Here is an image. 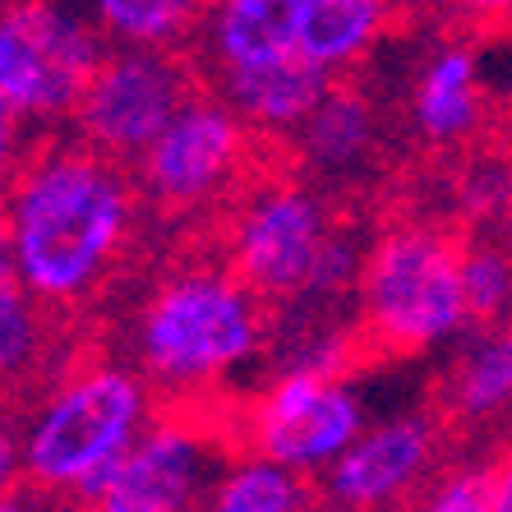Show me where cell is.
<instances>
[{
	"label": "cell",
	"instance_id": "6da1fadb",
	"mask_svg": "<svg viewBox=\"0 0 512 512\" xmlns=\"http://www.w3.org/2000/svg\"><path fill=\"white\" fill-rule=\"evenodd\" d=\"M14 277L42 305L70 314L107 291L134 250L139 180L88 139H51L5 185Z\"/></svg>",
	"mask_w": 512,
	"mask_h": 512
},
{
	"label": "cell",
	"instance_id": "7a4b0ae2",
	"mask_svg": "<svg viewBox=\"0 0 512 512\" xmlns=\"http://www.w3.org/2000/svg\"><path fill=\"white\" fill-rule=\"evenodd\" d=\"M277 310L227 263H180L134 319V360L162 402H213L217 383L273 342Z\"/></svg>",
	"mask_w": 512,
	"mask_h": 512
},
{
	"label": "cell",
	"instance_id": "3957f363",
	"mask_svg": "<svg viewBox=\"0 0 512 512\" xmlns=\"http://www.w3.org/2000/svg\"><path fill=\"white\" fill-rule=\"evenodd\" d=\"M471 328L462 291V231L397 222L365 250L356 282V346L365 356H416Z\"/></svg>",
	"mask_w": 512,
	"mask_h": 512
},
{
	"label": "cell",
	"instance_id": "277c9868",
	"mask_svg": "<svg viewBox=\"0 0 512 512\" xmlns=\"http://www.w3.org/2000/svg\"><path fill=\"white\" fill-rule=\"evenodd\" d=\"M148 420H153V388L143 374L107 360L79 365L42 397L37 416L28 420L19 439L24 480L47 494L74 499V489L116 462Z\"/></svg>",
	"mask_w": 512,
	"mask_h": 512
},
{
	"label": "cell",
	"instance_id": "5b68a950",
	"mask_svg": "<svg viewBox=\"0 0 512 512\" xmlns=\"http://www.w3.org/2000/svg\"><path fill=\"white\" fill-rule=\"evenodd\" d=\"M208 402H162L143 434L74 489L79 508L102 512H180L213 499L217 480L236 457L231 420L203 416Z\"/></svg>",
	"mask_w": 512,
	"mask_h": 512
},
{
	"label": "cell",
	"instance_id": "8992f818",
	"mask_svg": "<svg viewBox=\"0 0 512 512\" xmlns=\"http://www.w3.org/2000/svg\"><path fill=\"white\" fill-rule=\"evenodd\" d=\"M263 139L231 102L199 88L134 162L143 208L167 222H208L254 171Z\"/></svg>",
	"mask_w": 512,
	"mask_h": 512
},
{
	"label": "cell",
	"instance_id": "52a82bcc",
	"mask_svg": "<svg viewBox=\"0 0 512 512\" xmlns=\"http://www.w3.org/2000/svg\"><path fill=\"white\" fill-rule=\"evenodd\" d=\"M107 51L93 14L70 10L65 0L0 5V88L28 120L74 116Z\"/></svg>",
	"mask_w": 512,
	"mask_h": 512
},
{
	"label": "cell",
	"instance_id": "ba28073f",
	"mask_svg": "<svg viewBox=\"0 0 512 512\" xmlns=\"http://www.w3.org/2000/svg\"><path fill=\"white\" fill-rule=\"evenodd\" d=\"M199 88L203 79L194 70L190 51L116 42L74 107V130L107 157L134 167L143 148L167 130L171 116Z\"/></svg>",
	"mask_w": 512,
	"mask_h": 512
},
{
	"label": "cell",
	"instance_id": "9c48e42d",
	"mask_svg": "<svg viewBox=\"0 0 512 512\" xmlns=\"http://www.w3.org/2000/svg\"><path fill=\"white\" fill-rule=\"evenodd\" d=\"M360 429V402L337 370H286L240 416H231L236 453L273 457L305 476L346 453Z\"/></svg>",
	"mask_w": 512,
	"mask_h": 512
},
{
	"label": "cell",
	"instance_id": "30bf717a",
	"mask_svg": "<svg viewBox=\"0 0 512 512\" xmlns=\"http://www.w3.org/2000/svg\"><path fill=\"white\" fill-rule=\"evenodd\" d=\"M443 429L434 416H406L360 429L356 443L323 466L319 499L333 508H388L429 489L439 466Z\"/></svg>",
	"mask_w": 512,
	"mask_h": 512
},
{
	"label": "cell",
	"instance_id": "8fae6325",
	"mask_svg": "<svg viewBox=\"0 0 512 512\" xmlns=\"http://www.w3.org/2000/svg\"><path fill=\"white\" fill-rule=\"evenodd\" d=\"M443 439H503L512 448V319L480 323L434 388Z\"/></svg>",
	"mask_w": 512,
	"mask_h": 512
},
{
	"label": "cell",
	"instance_id": "7c38bea8",
	"mask_svg": "<svg viewBox=\"0 0 512 512\" xmlns=\"http://www.w3.org/2000/svg\"><path fill=\"white\" fill-rule=\"evenodd\" d=\"M282 143L296 171L310 176L319 190L356 185L383 153V120L356 79H333V88L319 97V107Z\"/></svg>",
	"mask_w": 512,
	"mask_h": 512
},
{
	"label": "cell",
	"instance_id": "4fadbf2b",
	"mask_svg": "<svg viewBox=\"0 0 512 512\" xmlns=\"http://www.w3.org/2000/svg\"><path fill=\"white\" fill-rule=\"evenodd\" d=\"M296 14L300 0H208L194 28L199 47L190 51L203 88L227 74L296 56Z\"/></svg>",
	"mask_w": 512,
	"mask_h": 512
},
{
	"label": "cell",
	"instance_id": "5bb4252c",
	"mask_svg": "<svg viewBox=\"0 0 512 512\" xmlns=\"http://www.w3.org/2000/svg\"><path fill=\"white\" fill-rule=\"evenodd\" d=\"M70 374V314L19 282L0 286V397L42 402Z\"/></svg>",
	"mask_w": 512,
	"mask_h": 512
},
{
	"label": "cell",
	"instance_id": "9a60e30c",
	"mask_svg": "<svg viewBox=\"0 0 512 512\" xmlns=\"http://www.w3.org/2000/svg\"><path fill=\"white\" fill-rule=\"evenodd\" d=\"M489 102L480 56L471 42H448L425 60L411 88V125L434 153H462L466 143L489 134Z\"/></svg>",
	"mask_w": 512,
	"mask_h": 512
},
{
	"label": "cell",
	"instance_id": "2e32d148",
	"mask_svg": "<svg viewBox=\"0 0 512 512\" xmlns=\"http://www.w3.org/2000/svg\"><path fill=\"white\" fill-rule=\"evenodd\" d=\"M337 74L314 65L310 56H282L273 65H254V70H240L208 84V93H217L222 102L236 107V116L259 134H273L286 139L300 120L319 107V97L333 88Z\"/></svg>",
	"mask_w": 512,
	"mask_h": 512
},
{
	"label": "cell",
	"instance_id": "e0dca14e",
	"mask_svg": "<svg viewBox=\"0 0 512 512\" xmlns=\"http://www.w3.org/2000/svg\"><path fill=\"white\" fill-rule=\"evenodd\" d=\"M397 0H300L296 47L323 70H351L397 28Z\"/></svg>",
	"mask_w": 512,
	"mask_h": 512
},
{
	"label": "cell",
	"instance_id": "ac0fdd59",
	"mask_svg": "<svg viewBox=\"0 0 512 512\" xmlns=\"http://www.w3.org/2000/svg\"><path fill=\"white\" fill-rule=\"evenodd\" d=\"M314 480L305 471L286 462H273V457H259V453H245V457H231V466L222 471L217 480L213 499L208 508L217 512H300L310 503H323L314 494Z\"/></svg>",
	"mask_w": 512,
	"mask_h": 512
},
{
	"label": "cell",
	"instance_id": "d6986e66",
	"mask_svg": "<svg viewBox=\"0 0 512 512\" xmlns=\"http://www.w3.org/2000/svg\"><path fill=\"white\" fill-rule=\"evenodd\" d=\"M208 0H88V14L111 42L180 47L199 28Z\"/></svg>",
	"mask_w": 512,
	"mask_h": 512
},
{
	"label": "cell",
	"instance_id": "ffe728a7",
	"mask_svg": "<svg viewBox=\"0 0 512 512\" xmlns=\"http://www.w3.org/2000/svg\"><path fill=\"white\" fill-rule=\"evenodd\" d=\"M462 291L476 328L512 319V240L499 231H462Z\"/></svg>",
	"mask_w": 512,
	"mask_h": 512
},
{
	"label": "cell",
	"instance_id": "44dd1931",
	"mask_svg": "<svg viewBox=\"0 0 512 512\" xmlns=\"http://www.w3.org/2000/svg\"><path fill=\"white\" fill-rule=\"evenodd\" d=\"M425 508H439V512H489V508H494V466H476V462L448 466L443 476L429 480Z\"/></svg>",
	"mask_w": 512,
	"mask_h": 512
},
{
	"label": "cell",
	"instance_id": "7402d4cb",
	"mask_svg": "<svg viewBox=\"0 0 512 512\" xmlns=\"http://www.w3.org/2000/svg\"><path fill=\"white\" fill-rule=\"evenodd\" d=\"M439 5L466 33H512V0H439Z\"/></svg>",
	"mask_w": 512,
	"mask_h": 512
},
{
	"label": "cell",
	"instance_id": "603a6c76",
	"mask_svg": "<svg viewBox=\"0 0 512 512\" xmlns=\"http://www.w3.org/2000/svg\"><path fill=\"white\" fill-rule=\"evenodd\" d=\"M19 120L24 111L10 102V93L0 88V194L10 185V176L19 171Z\"/></svg>",
	"mask_w": 512,
	"mask_h": 512
},
{
	"label": "cell",
	"instance_id": "cb8c5ba5",
	"mask_svg": "<svg viewBox=\"0 0 512 512\" xmlns=\"http://www.w3.org/2000/svg\"><path fill=\"white\" fill-rule=\"evenodd\" d=\"M24 480V457H19V439L0 425V508L10 503V489Z\"/></svg>",
	"mask_w": 512,
	"mask_h": 512
},
{
	"label": "cell",
	"instance_id": "d4e9b609",
	"mask_svg": "<svg viewBox=\"0 0 512 512\" xmlns=\"http://www.w3.org/2000/svg\"><path fill=\"white\" fill-rule=\"evenodd\" d=\"M494 512H512V448L494 466Z\"/></svg>",
	"mask_w": 512,
	"mask_h": 512
},
{
	"label": "cell",
	"instance_id": "484cf974",
	"mask_svg": "<svg viewBox=\"0 0 512 512\" xmlns=\"http://www.w3.org/2000/svg\"><path fill=\"white\" fill-rule=\"evenodd\" d=\"M19 282L14 277V254H10V231H5V208H0V286Z\"/></svg>",
	"mask_w": 512,
	"mask_h": 512
},
{
	"label": "cell",
	"instance_id": "4316f807",
	"mask_svg": "<svg viewBox=\"0 0 512 512\" xmlns=\"http://www.w3.org/2000/svg\"><path fill=\"white\" fill-rule=\"evenodd\" d=\"M503 111H508V125H512V74H508V88H503V102H499Z\"/></svg>",
	"mask_w": 512,
	"mask_h": 512
}]
</instances>
